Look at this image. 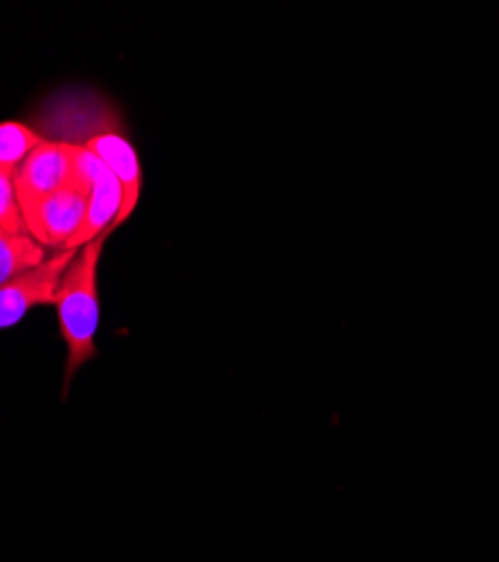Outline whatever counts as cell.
<instances>
[{"label":"cell","instance_id":"obj_8","mask_svg":"<svg viewBox=\"0 0 499 562\" xmlns=\"http://www.w3.org/2000/svg\"><path fill=\"white\" fill-rule=\"evenodd\" d=\"M43 139L45 135L30 124L14 120L0 122V173L14 178L16 169Z\"/></svg>","mask_w":499,"mask_h":562},{"label":"cell","instance_id":"obj_2","mask_svg":"<svg viewBox=\"0 0 499 562\" xmlns=\"http://www.w3.org/2000/svg\"><path fill=\"white\" fill-rule=\"evenodd\" d=\"M88 214V184L77 171V180L64 190L45 196L23 212L27 234L45 250H68Z\"/></svg>","mask_w":499,"mask_h":562},{"label":"cell","instance_id":"obj_5","mask_svg":"<svg viewBox=\"0 0 499 562\" xmlns=\"http://www.w3.org/2000/svg\"><path fill=\"white\" fill-rule=\"evenodd\" d=\"M77 171L88 184V214L68 250H79L102 234L115 232L113 225L124 203L122 182L95 154L77 147Z\"/></svg>","mask_w":499,"mask_h":562},{"label":"cell","instance_id":"obj_9","mask_svg":"<svg viewBox=\"0 0 499 562\" xmlns=\"http://www.w3.org/2000/svg\"><path fill=\"white\" fill-rule=\"evenodd\" d=\"M0 229H5L10 234H27L14 178L5 173H0Z\"/></svg>","mask_w":499,"mask_h":562},{"label":"cell","instance_id":"obj_3","mask_svg":"<svg viewBox=\"0 0 499 562\" xmlns=\"http://www.w3.org/2000/svg\"><path fill=\"white\" fill-rule=\"evenodd\" d=\"M88 133H93V135H88L79 147L90 154H95L122 182L124 203H122V212L113 225V229H117L120 225H124L131 218V214L140 203L143 165H140L138 151H135L126 131H122L117 117L106 120V115H100L98 122L88 124Z\"/></svg>","mask_w":499,"mask_h":562},{"label":"cell","instance_id":"obj_7","mask_svg":"<svg viewBox=\"0 0 499 562\" xmlns=\"http://www.w3.org/2000/svg\"><path fill=\"white\" fill-rule=\"evenodd\" d=\"M48 257V250L38 246L30 234H10L0 229V286H5L25 270L36 268Z\"/></svg>","mask_w":499,"mask_h":562},{"label":"cell","instance_id":"obj_6","mask_svg":"<svg viewBox=\"0 0 499 562\" xmlns=\"http://www.w3.org/2000/svg\"><path fill=\"white\" fill-rule=\"evenodd\" d=\"M77 180V147L45 137L14 173L16 196L25 212Z\"/></svg>","mask_w":499,"mask_h":562},{"label":"cell","instance_id":"obj_1","mask_svg":"<svg viewBox=\"0 0 499 562\" xmlns=\"http://www.w3.org/2000/svg\"><path fill=\"white\" fill-rule=\"evenodd\" d=\"M113 232L102 234L95 241L79 248L75 261L61 277L55 295V308L59 319V336L66 345L64 367V398L81 367L98 358V331H100V259Z\"/></svg>","mask_w":499,"mask_h":562},{"label":"cell","instance_id":"obj_4","mask_svg":"<svg viewBox=\"0 0 499 562\" xmlns=\"http://www.w3.org/2000/svg\"><path fill=\"white\" fill-rule=\"evenodd\" d=\"M79 250H61L50 255L43 263L0 286V331L21 324L30 311L38 306H53L61 277L75 261Z\"/></svg>","mask_w":499,"mask_h":562}]
</instances>
